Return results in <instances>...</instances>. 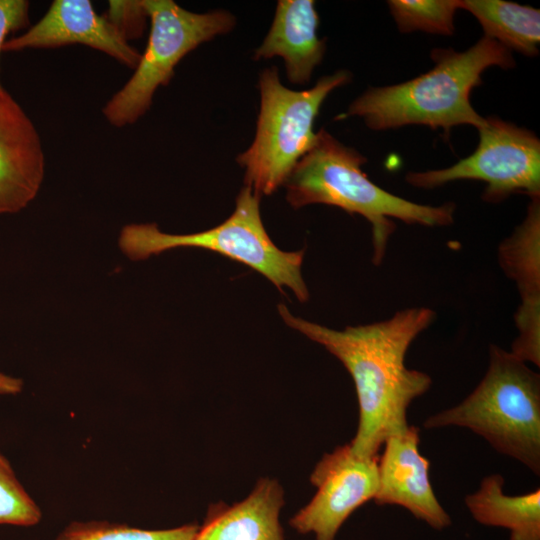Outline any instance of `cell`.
I'll list each match as a JSON object with an SVG mask.
<instances>
[{"label": "cell", "mask_w": 540, "mask_h": 540, "mask_svg": "<svg viewBox=\"0 0 540 540\" xmlns=\"http://www.w3.org/2000/svg\"><path fill=\"white\" fill-rule=\"evenodd\" d=\"M499 264L520 295L514 320L518 335L510 352L540 366V196L530 198L521 224L498 247Z\"/></svg>", "instance_id": "10"}, {"label": "cell", "mask_w": 540, "mask_h": 540, "mask_svg": "<svg viewBox=\"0 0 540 540\" xmlns=\"http://www.w3.org/2000/svg\"><path fill=\"white\" fill-rule=\"evenodd\" d=\"M388 6L401 32L454 33L458 0H391Z\"/></svg>", "instance_id": "19"}, {"label": "cell", "mask_w": 540, "mask_h": 540, "mask_svg": "<svg viewBox=\"0 0 540 540\" xmlns=\"http://www.w3.org/2000/svg\"><path fill=\"white\" fill-rule=\"evenodd\" d=\"M366 161L358 151L321 129L313 147L285 182L288 203L295 209L325 204L363 216L372 228L375 265L384 260L389 238L396 229L393 219L427 227L454 222V203L423 205L394 195L368 178L362 170Z\"/></svg>", "instance_id": "3"}, {"label": "cell", "mask_w": 540, "mask_h": 540, "mask_svg": "<svg viewBox=\"0 0 540 540\" xmlns=\"http://www.w3.org/2000/svg\"><path fill=\"white\" fill-rule=\"evenodd\" d=\"M45 176L39 133L19 103L0 90V214L26 208L38 195Z\"/></svg>", "instance_id": "13"}, {"label": "cell", "mask_w": 540, "mask_h": 540, "mask_svg": "<svg viewBox=\"0 0 540 540\" xmlns=\"http://www.w3.org/2000/svg\"><path fill=\"white\" fill-rule=\"evenodd\" d=\"M197 524L147 530L104 520L73 521L55 540H193Z\"/></svg>", "instance_id": "18"}, {"label": "cell", "mask_w": 540, "mask_h": 540, "mask_svg": "<svg viewBox=\"0 0 540 540\" xmlns=\"http://www.w3.org/2000/svg\"><path fill=\"white\" fill-rule=\"evenodd\" d=\"M459 9L470 12L485 35L510 51L526 56L538 53L540 11L527 5L503 0H458Z\"/></svg>", "instance_id": "17"}, {"label": "cell", "mask_w": 540, "mask_h": 540, "mask_svg": "<svg viewBox=\"0 0 540 540\" xmlns=\"http://www.w3.org/2000/svg\"><path fill=\"white\" fill-rule=\"evenodd\" d=\"M82 44L135 69L141 54L96 13L89 0H54L46 14L20 36L7 39L2 52Z\"/></svg>", "instance_id": "11"}, {"label": "cell", "mask_w": 540, "mask_h": 540, "mask_svg": "<svg viewBox=\"0 0 540 540\" xmlns=\"http://www.w3.org/2000/svg\"><path fill=\"white\" fill-rule=\"evenodd\" d=\"M42 511L18 479L10 461L0 451V525L32 527Z\"/></svg>", "instance_id": "20"}, {"label": "cell", "mask_w": 540, "mask_h": 540, "mask_svg": "<svg viewBox=\"0 0 540 540\" xmlns=\"http://www.w3.org/2000/svg\"><path fill=\"white\" fill-rule=\"evenodd\" d=\"M319 16L312 0H280L272 25L254 59H283L287 78L294 84L307 83L325 53V39L317 34Z\"/></svg>", "instance_id": "14"}, {"label": "cell", "mask_w": 540, "mask_h": 540, "mask_svg": "<svg viewBox=\"0 0 540 540\" xmlns=\"http://www.w3.org/2000/svg\"><path fill=\"white\" fill-rule=\"evenodd\" d=\"M29 7L26 0H0V53L7 36L28 25ZM2 88L0 81V90Z\"/></svg>", "instance_id": "22"}, {"label": "cell", "mask_w": 540, "mask_h": 540, "mask_svg": "<svg viewBox=\"0 0 540 540\" xmlns=\"http://www.w3.org/2000/svg\"><path fill=\"white\" fill-rule=\"evenodd\" d=\"M260 197L245 185L233 213L221 224L201 232L169 234L155 223L126 225L119 235V247L133 261L180 247L207 249L249 266L280 291L288 287L300 302H306L309 292L301 273L304 250L287 252L273 243L261 219Z\"/></svg>", "instance_id": "5"}, {"label": "cell", "mask_w": 540, "mask_h": 540, "mask_svg": "<svg viewBox=\"0 0 540 540\" xmlns=\"http://www.w3.org/2000/svg\"><path fill=\"white\" fill-rule=\"evenodd\" d=\"M378 460L355 454L350 444L324 454L310 475L317 491L290 519V526L300 534L313 533L315 540H335L348 517L375 497Z\"/></svg>", "instance_id": "9"}, {"label": "cell", "mask_w": 540, "mask_h": 540, "mask_svg": "<svg viewBox=\"0 0 540 540\" xmlns=\"http://www.w3.org/2000/svg\"><path fill=\"white\" fill-rule=\"evenodd\" d=\"M284 322L334 355L351 375L358 400L359 419L352 451L378 456L386 439L405 431L411 402L428 391L431 377L405 365L406 353L435 320L427 307L406 308L393 316L366 325L335 330L294 316L278 305Z\"/></svg>", "instance_id": "1"}, {"label": "cell", "mask_w": 540, "mask_h": 540, "mask_svg": "<svg viewBox=\"0 0 540 540\" xmlns=\"http://www.w3.org/2000/svg\"><path fill=\"white\" fill-rule=\"evenodd\" d=\"M23 386L22 379L0 372V396L17 395Z\"/></svg>", "instance_id": "23"}, {"label": "cell", "mask_w": 540, "mask_h": 540, "mask_svg": "<svg viewBox=\"0 0 540 540\" xmlns=\"http://www.w3.org/2000/svg\"><path fill=\"white\" fill-rule=\"evenodd\" d=\"M434 66L409 81L372 87L354 100L346 116L361 117L373 130L406 125L451 128L484 123L470 102L472 90L482 83L483 72L491 66L514 67L511 51L496 40L483 36L469 49H434Z\"/></svg>", "instance_id": "2"}, {"label": "cell", "mask_w": 540, "mask_h": 540, "mask_svg": "<svg viewBox=\"0 0 540 540\" xmlns=\"http://www.w3.org/2000/svg\"><path fill=\"white\" fill-rule=\"evenodd\" d=\"M423 426L467 428L539 475L540 376L510 351L491 344L488 369L477 387Z\"/></svg>", "instance_id": "4"}, {"label": "cell", "mask_w": 540, "mask_h": 540, "mask_svg": "<svg viewBox=\"0 0 540 540\" xmlns=\"http://www.w3.org/2000/svg\"><path fill=\"white\" fill-rule=\"evenodd\" d=\"M476 150L454 165L409 172L405 180L421 189H434L458 180L486 184L482 198L499 203L514 193L540 196V140L531 131L498 117H487L478 128Z\"/></svg>", "instance_id": "8"}, {"label": "cell", "mask_w": 540, "mask_h": 540, "mask_svg": "<svg viewBox=\"0 0 540 540\" xmlns=\"http://www.w3.org/2000/svg\"><path fill=\"white\" fill-rule=\"evenodd\" d=\"M346 70L323 76L307 90L285 87L276 67L259 77L260 110L254 140L239 154L245 185L258 195H271L285 184L292 170L316 142L314 121L326 97L347 84Z\"/></svg>", "instance_id": "6"}, {"label": "cell", "mask_w": 540, "mask_h": 540, "mask_svg": "<svg viewBox=\"0 0 540 540\" xmlns=\"http://www.w3.org/2000/svg\"><path fill=\"white\" fill-rule=\"evenodd\" d=\"M504 478L492 474L465 497L473 518L487 526L510 531V540H540V489L517 496L503 492Z\"/></svg>", "instance_id": "16"}, {"label": "cell", "mask_w": 540, "mask_h": 540, "mask_svg": "<svg viewBox=\"0 0 540 540\" xmlns=\"http://www.w3.org/2000/svg\"><path fill=\"white\" fill-rule=\"evenodd\" d=\"M284 503L280 483L261 478L243 500L211 504L193 540H285L280 524Z\"/></svg>", "instance_id": "15"}, {"label": "cell", "mask_w": 540, "mask_h": 540, "mask_svg": "<svg viewBox=\"0 0 540 540\" xmlns=\"http://www.w3.org/2000/svg\"><path fill=\"white\" fill-rule=\"evenodd\" d=\"M378 460L377 505H398L436 530L451 525V518L435 496L429 479L430 462L419 452V429L409 426L389 436Z\"/></svg>", "instance_id": "12"}, {"label": "cell", "mask_w": 540, "mask_h": 540, "mask_svg": "<svg viewBox=\"0 0 540 540\" xmlns=\"http://www.w3.org/2000/svg\"><path fill=\"white\" fill-rule=\"evenodd\" d=\"M151 22L147 47L135 72L103 108L116 127L136 122L151 106L158 87L167 85L176 65L204 42L228 33L235 17L223 10L195 13L172 0H142Z\"/></svg>", "instance_id": "7"}, {"label": "cell", "mask_w": 540, "mask_h": 540, "mask_svg": "<svg viewBox=\"0 0 540 540\" xmlns=\"http://www.w3.org/2000/svg\"><path fill=\"white\" fill-rule=\"evenodd\" d=\"M104 17L117 29L121 36L128 41L141 37L148 19L147 11L140 1L110 0Z\"/></svg>", "instance_id": "21"}]
</instances>
